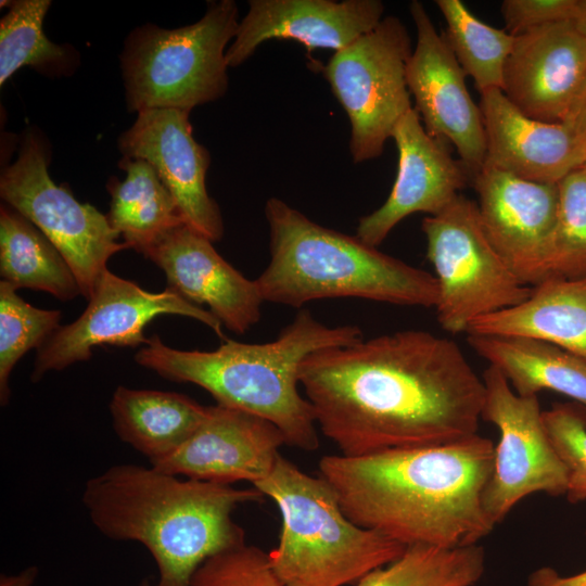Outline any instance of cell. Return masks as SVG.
<instances>
[{
	"label": "cell",
	"mask_w": 586,
	"mask_h": 586,
	"mask_svg": "<svg viewBox=\"0 0 586 586\" xmlns=\"http://www.w3.org/2000/svg\"><path fill=\"white\" fill-rule=\"evenodd\" d=\"M300 384L322 434L348 457L474 435L485 397L461 348L421 330L316 351Z\"/></svg>",
	"instance_id": "obj_1"
},
{
	"label": "cell",
	"mask_w": 586,
	"mask_h": 586,
	"mask_svg": "<svg viewBox=\"0 0 586 586\" xmlns=\"http://www.w3.org/2000/svg\"><path fill=\"white\" fill-rule=\"evenodd\" d=\"M495 445L479 433L432 446L321 457L319 475L349 520L408 547L477 544L495 527L483 506Z\"/></svg>",
	"instance_id": "obj_2"
},
{
	"label": "cell",
	"mask_w": 586,
	"mask_h": 586,
	"mask_svg": "<svg viewBox=\"0 0 586 586\" xmlns=\"http://www.w3.org/2000/svg\"><path fill=\"white\" fill-rule=\"evenodd\" d=\"M264 497L254 486L237 488L123 463L90 477L81 500L102 535L149 550L158 571L153 586H191L206 560L245 544L232 513Z\"/></svg>",
	"instance_id": "obj_3"
},
{
	"label": "cell",
	"mask_w": 586,
	"mask_h": 586,
	"mask_svg": "<svg viewBox=\"0 0 586 586\" xmlns=\"http://www.w3.org/2000/svg\"><path fill=\"white\" fill-rule=\"evenodd\" d=\"M361 339L357 326L330 327L309 310L300 309L271 342L249 344L227 339L212 352L182 351L165 345L155 334L135 360L166 380L199 385L218 405L269 421L288 445L314 451L319 436L313 406L298 391L301 365L316 351Z\"/></svg>",
	"instance_id": "obj_4"
},
{
	"label": "cell",
	"mask_w": 586,
	"mask_h": 586,
	"mask_svg": "<svg viewBox=\"0 0 586 586\" xmlns=\"http://www.w3.org/2000/svg\"><path fill=\"white\" fill-rule=\"evenodd\" d=\"M270 262L255 280L264 302L301 308L308 302L358 297L435 307L436 278L359 240L320 226L278 198L265 205Z\"/></svg>",
	"instance_id": "obj_5"
},
{
	"label": "cell",
	"mask_w": 586,
	"mask_h": 586,
	"mask_svg": "<svg viewBox=\"0 0 586 586\" xmlns=\"http://www.w3.org/2000/svg\"><path fill=\"white\" fill-rule=\"evenodd\" d=\"M253 486L281 514L279 542L268 559L285 586L351 585L406 549L349 520L323 477L305 473L281 455Z\"/></svg>",
	"instance_id": "obj_6"
},
{
	"label": "cell",
	"mask_w": 586,
	"mask_h": 586,
	"mask_svg": "<svg viewBox=\"0 0 586 586\" xmlns=\"http://www.w3.org/2000/svg\"><path fill=\"white\" fill-rule=\"evenodd\" d=\"M232 0L214 1L194 24L165 29L145 24L125 40L120 64L129 111H191L227 91L226 47L239 22Z\"/></svg>",
	"instance_id": "obj_7"
},
{
	"label": "cell",
	"mask_w": 586,
	"mask_h": 586,
	"mask_svg": "<svg viewBox=\"0 0 586 586\" xmlns=\"http://www.w3.org/2000/svg\"><path fill=\"white\" fill-rule=\"evenodd\" d=\"M426 257L438 285L437 321L449 333L467 332L484 316L515 306L531 294L488 240L477 204L459 194L422 220Z\"/></svg>",
	"instance_id": "obj_8"
},
{
	"label": "cell",
	"mask_w": 586,
	"mask_h": 586,
	"mask_svg": "<svg viewBox=\"0 0 586 586\" xmlns=\"http://www.w3.org/2000/svg\"><path fill=\"white\" fill-rule=\"evenodd\" d=\"M411 53L408 30L390 15L334 52L324 66V76L351 123L355 163L380 156L398 122L413 109L406 80Z\"/></svg>",
	"instance_id": "obj_9"
},
{
	"label": "cell",
	"mask_w": 586,
	"mask_h": 586,
	"mask_svg": "<svg viewBox=\"0 0 586 586\" xmlns=\"http://www.w3.org/2000/svg\"><path fill=\"white\" fill-rule=\"evenodd\" d=\"M0 195L56 246L87 300L111 256L129 249L117 241L106 215L53 182L46 148L31 131L23 137L16 161L1 171Z\"/></svg>",
	"instance_id": "obj_10"
},
{
	"label": "cell",
	"mask_w": 586,
	"mask_h": 586,
	"mask_svg": "<svg viewBox=\"0 0 586 586\" xmlns=\"http://www.w3.org/2000/svg\"><path fill=\"white\" fill-rule=\"evenodd\" d=\"M482 379V420L499 431L493 473L483 494L485 512L496 525L530 495H565L568 470L548 436L538 397L518 395L493 366Z\"/></svg>",
	"instance_id": "obj_11"
},
{
	"label": "cell",
	"mask_w": 586,
	"mask_h": 586,
	"mask_svg": "<svg viewBox=\"0 0 586 586\" xmlns=\"http://www.w3.org/2000/svg\"><path fill=\"white\" fill-rule=\"evenodd\" d=\"M88 301L78 319L61 326L37 349L33 382L40 381L49 371H60L89 360L97 346L136 347L146 344V324L164 314L199 320L224 341L227 340L222 324L209 310L188 302L169 288L162 292H149L109 269L97 281Z\"/></svg>",
	"instance_id": "obj_12"
},
{
	"label": "cell",
	"mask_w": 586,
	"mask_h": 586,
	"mask_svg": "<svg viewBox=\"0 0 586 586\" xmlns=\"http://www.w3.org/2000/svg\"><path fill=\"white\" fill-rule=\"evenodd\" d=\"M409 10L417 42L407 62L406 80L415 109L429 135L455 146L473 180L486 155L481 109L469 93L464 71L424 5L415 0Z\"/></svg>",
	"instance_id": "obj_13"
},
{
	"label": "cell",
	"mask_w": 586,
	"mask_h": 586,
	"mask_svg": "<svg viewBox=\"0 0 586 586\" xmlns=\"http://www.w3.org/2000/svg\"><path fill=\"white\" fill-rule=\"evenodd\" d=\"M189 111L153 109L138 113L118 138L123 157L142 160L170 191L186 225L209 240L224 235L220 209L206 189L209 153L192 135Z\"/></svg>",
	"instance_id": "obj_14"
},
{
	"label": "cell",
	"mask_w": 586,
	"mask_h": 586,
	"mask_svg": "<svg viewBox=\"0 0 586 586\" xmlns=\"http://www.w3.org/2000/svg\"><path fill=\"white\" fill-rule=\"evenodd\" d=\"M472 182L488 240L522 282L537 284L546 277L558 184L524 180L489 167H483Z\"/></svg>",
	"instance_id": "obj_15"
},
{
	"label": "cell",
	"mask_w": 586,
	"mask_h": 586,
	"mask_svg": "<svg viewBox=\"0 0 586 586\" xmlns=\"http://www.w3.org/2000/svg\"><path fill=\"white\" fill-rule=\"evenodd\" d=\"M392 139L398 151L395 182L386 201L361 217L356 229V237L374 247L409 215L444 211L471 180L447 142L428 133L416 109L398 122Z\"/></svg>",
	"instance_id": "obj_16"
},
{
	"label": "cell",
	"mask_w": 586,
	"mask_h": 586,
	"mask_svg": "<svg viewBox=\"0 0 586 586\" xmlns=\"http://www.w3.org/2000/svg\"><path fill=\"white\" fill-rule=\"evenodd\" d=\"M586 80V37L573 20L514 37L501 90L527 117L562 123Z\"/></svg>",
	"instance_id": "obj_17"
},
{
	"label": "cell",
	"mask_w": 586,
	"mask_h": 586,
	"mask_svg": "<svg viewBox=\"0 0 586 586\" xmlns=\"http://www.w3.org/2000/svg\"><path fill=\"white\" fill-rule=\"evenodd\" d=\"M284 444L269 421L216 404L207 406L201 424L174 454L152 467L199 481L254 485L270 473Z\"/></svg>",
	"instance_id": "obj_18"
},
{
	"label": "cell",
	"mask_w": 586,
	"mask_h": 586,
	"mask_svg": "<svg viewBox=\"0 0 586 586\" xmlns=\"http://www.w3.org/2000/svg\"><path fill=\"white\" fill-rule=\"evenodd\" d=\"M165 273L170 290L188 302L206 304L219 322L244 333L260 319L264 302L255 280H249L213 246V241L182 224L144 254Z\"/></svg>",
	"instance_id": "obj_19"
},
{
	"label": "cell",
	"mask_w": 586,
	"mask_h": 586,
	"mask_svg": "<svg viewBox=\"0 0 586 586\" xmlns=\"http://www.w3.org/2000/svg\"><path fill=\"white\" fill-rule=\"evenodd\" d=\"M380 0H250L226 51L228 67L246 61L271 39L296 40L308 50L335 52L372 30L381 21Z\"/></svg>",
	"instance_id": "obj_20"
},
{
	"label": "cell",
	"mask_w": 586,
	"mask_h": 586,
	"mask_svg": "<svg viewBox=\"0 0 586 586\" xmlns=\"http://www.w3.org/2000/svg\"><path fill=\"white\" fill-rule=\"evenodd\" d=\"M486 155L483 167L518 178L558 184L581 168L586 145L563 124L527 117L501 89L481 93Z\"/></svg>",
	"instance_id": "obj_21"
},
{
	"label": "cell",
	"mask_w": 586,
	"mask_h": 586,
	"mask_svg": "<svg viewBox=\"0 0 586 586\" xmlns=\"http://www.w3.org/2000/svg\"><path fill=\"white\" fill-rule=\"evenodd\" d=\"M466 333L532 337L586 361V276L546 277L524 302L474 320Z\"/></svg>",
	"instance_id": "obj_22"
},
{
	"label": "cell",
	"mask_w": 586,
	"mask_h": 586,
	"mask_svg": "<svg viewBox=\"0 0 586 586\" xmlns=\"http://www.w3.org/2000/svg\"><path fill=\"white\" fill-rule=\"evenodd\" d=\"M110 412L116 435L153 466L192 435L207 406L180 393L119 385L110 402Z\"/></svg>",
	"instance_id": "obj_23"
},
{
	"label": "cell",
	"mask_w": 586,
	"mask_h": 586,
	"mask_svg": "<svg viewBox=\"0 0 586 586\" xmlns=\"http://www.w3.org/2000/svg\"><path fill=\"white\" fill-rule=\"evenodd\" d=\"M474 352L498 369L520 396L542 391L586 407V361L544 341L513 335L467 334Z\"/></svg>",
	"instance_id": "obj_24"
},
{
	"label": "cell",
	"mask_w": 586,
	"mask_h": 586,
	"mask_svg": "<svg viewBox=\"0 0 586 586\" xmlns=\"http://www.w3.org/2000/svg\"><path fill=\"white\" fill-rule=\"evenodd\" d=\"M123 181L111 179L107 220L129 249L144 254L174 228L184 224L170 191L145 161L123 157Z\"/></svg>",
	"instance_id": "obj_25"
},
{
	"label": "cell",
	"mask_w": 586,
	"mask_h": 586,
	"mask_svg": "<svg viewBox=\"0 0 586 586\" xmlns=\"http://www.w3.org/2000/svg\"><path fill=\"white\" fill-rule=\"evenodd\" d=\"M0 275L16 290L29 288L67 302L80 288L56 246L30 220L8 206L0 211Z\"/></svg>",
	"instance_id": "obj_26"
},
{
	"label": "cell",
	"mask_w": 586,
	"mask_h": 586,
	"mask_svg": "<svg viewBox=\"0 0 586 586\" xmlns=\"http://www.w3.org/2000/svg\"><path fill=\"white\" fill-rule=\"evenodd\" d=\"M484 572L485 551L477 544L456 548L413 545L362 576L357 586H474Z\"/></svg>",
	"instance_id": "obj_27"
},
{
	"label": "cell",
	"mask_w": 586,
	"mask_h": 586,
	"mask_svg": "<svg viewBox=\"0 0 586 586\" xmlns=\"http://www.w3.org/2000/svg\"><path fill=\"white\" fill-rule=\"evenodd\" d=\"M435 4L446 22L443 35L477 91L501 89L514 36L479 20L461 0H436Z\"/></svg>",
	"instance_id": "obj_28"
},
{
	"label": "cell",
	"mask_w": 586,
	"mask_h": 586,
	"mask_svg": "<svg viewBox=\"0 0 586 586\" xmlns=\"http://www.w3.org/2000/svg\"><path fill=\"white\" fill-rule=\"evenodd\" d=\"M50 0L9 1V11L0 21V85L18 68L30 66L58 73L72 60L69 51L50 41L43 33V18Z\"/></svg>",
	"instance_id": "obj_29"
},
{
	"label": "cell",
	"mask_w": 586,
	"mask_h": 586,
	"mask_svg": "<svg viewBox=\"0 0 586 586\" xmlns=\"http://www.w3.org/2000/svg\"><path fill=\"white\" fill-rule=\"evenodd\" d=\"M61 313L40 309L25 302L16 289L0 282V402L10 398L9 379L17 361L31 348H39L58 330Z\"/></svg>",
	"instance_id": "obj_30"
},
{
	"label": "cell",
	"mask_w": 586,
	"mask_h": 586,
	"mask_svg": "<svg viewBox=\"0 0 586 586\" xmlns=\"http://www.w3.org/2000/svg\"><path fill=\"white\" fill-rule=\"evenodd\" d=\"M558 190L546 277H583L586 276V169L581 167L566 175L558 183Z\"/></svg>",
	"instance_id": "obj_31"
},
{
	"label": "cell",
	"mask_w": 586,
	"mask_h": 586,
	"mask_svg": "<svg viewBox=\"0 0 586 586\" xmlns=\"http://www.w3.org/2000/svg\"><path fill=\"white\" fill-rule=\"evenodd\" d=\"M543 419L568 470V500L573 504L586 501V418L570 404H555L543 411Z\"/></svg>",
	"instance_id": "obj_32"
},
{
	"label": "cell",
	"mask_w": 586,
	"mask_h": 586,
	"mask_svg": "<svg viewBox=\"0 0 586 586\" xmlns=\"http://www.w3.org/2000/svg\"><path fill=\"white\" fill-rule=\"evenodd\" d=\"M191 586H285L273 573L268 553L242 545L206 560L194 573Z\"/></svg>",
	"instance_id": "obj_33"
},
{
	"label": "cell",
	"mask_w": 586,
	"mask_h": 586,
	"mask_svg": "<svg viewBox=\"0 0 586 586\" xmlns=\"http://www.w3.org/2000/svg\"><path fill=\"white\" fill-rule=\"evenodd\" d=\"M577 0H504L505 30L519 36L559 21L572 20Z\"/></svg>",
	"instance_id": "obj_34"
},
{
	"label": "cell",
	"mask_w": 586,
	"mask_h": 586,
	"mask_svg": "<svg viewBox=\"0 0 586 586\" xmlns=\"http://www.w3.org/2000/svg\"><path fill=\"white\" fill-rule=\"evenodd\" d=\"M527 586H586V571L562 576L551 568H540L530 575Z\"/></svg>",
	"instance_id": "obj_35"
},
{
	"label": "cell",
	"mask_w": 586,
	"mask_h": 586,
	"mask_svg": "<svg viewBox=\"0 0 586 586\" xmlns=\"http://www.w3.org/2000/svg\"><path fill=\"white\" fill-rule=\"evenodd\" d=\"M562 123L586 145V80Z\"/></svg>",
	"instance_id": "obj_36"
},
{
	"label": "cell",
	"mask_w": 586,
	"mask_h": 586,
	"mask_svg": "<svg viewBox=\"0 0 586 586\" xmlns=\"http://www.w3.org/2000/svg\"><path fill=\"white\" fill-rule=\"evenodd\" d=\"M39 570L37 566H28L17 574H1L0 586H35Z\"/></svg>",
	"instance_id": "obj_37"
},
{
	"label": "cell",
	"mask_w": 586,
	"mask_h": 586,
	"mask_svg": "<svg viewBox=\"0 0 586 586\" xmlns=\"http://www.w3.org/2000/svg\"><path fill=\"white\" fill-rule=\"evenodd\" d=\"M572 20L577 29L586 37V0H577Z\"/></svg>",
	"instance_id": "obj_38"
},
{
	"label": "cell",
	"mask_w": 586,
	"mask_h": 586,
	"mask_svg": "<svg viewBox=\"0 0 586 586\" xmlns=\"http://www.w3.org/2000/svg\"><path fill=\"white\" fill-rule=\"evenodd\" d=\"M139 586H153V585L151 584V582L149 581V578H143V579L140 582Z\"/></svg>",
	"instance_id": "obj_39"
},
{
	"label": "cell",
	"mask_w": 586,
	"mask_h": 586,
	"mask_svg": "<svg viewBox=\"0 0 586 586\" xmlns=\"http://www.w3.org/2000/svg\"><path fill=\"white\" fill-rule=\"evenodd\" d=\"M582 167L586 169V158Z\"/></svg>",
	"instance_id": "obj_40"
}]
</instances>
